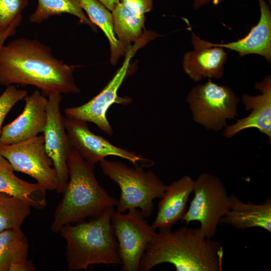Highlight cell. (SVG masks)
Listing matches in <instances>:
<instances>
[{"mask_svg": "<svg viewBox=\"0 0 271 271\" xmlns=\"http://www.w3.org/2000/svg\"><path fill=\"white\" fill-rule=\"evenodd\" d=\"M22 21V19H18L13 22L6 30L0 31V51L7 39L15 35L17 28L19 26Z\"/></svg>", "mask_w": 271, "mask_h": 271, "instance_id": "28", "label": "cell"}, {"mask_svg": "<svg viewBox=\"0 0 271 271\" xmlns=\"http://www.w3.org/2000/svg\"><path fill=\"white\" fill-rule=\"evenodd\" d=\"M227 59L225 49L220 47L194 49L184 55L182 66L186 74L194 82L206 78L219 79L224 75Z\"/></svg>", "mask_w": 271, "mask_h": 271, "instance_id": "17", "label": "cell"}, {"mask_svg": "<svg viewBox=\"0 0 271 271\" xmlns=\"http://www.w3.org/2000/svg\"><path fill=\"white\" fill-rule=\"evenodd\" d=\"M194 183L190 176L185 175L167 186L158 204L157 214L152 224L154 228H172L182 220L193 191Z\"/></svg>", "mask_w": 271, "mask_h": 271, "instance_id": "16", "label": "cell"}, {"mask_svg": "<svg viewBox=\"0 0 271 271\" xmlns=\"http://www.w3.org/2000/svg\"><path fill=\"white\" fill-rule=\"evenodd\" d=\"M29 244L19 229L0 232V271H34L36 267L28 259Z\"/></svg>", "mask_w": 271, "mask_h": 271, "instance_id": "19", "label": "cell"}, {"mask_svg": "<svg viewBox=\"0 0 271 271\" xmlns=\"http://www.w3.org/2000/svg\"><path fill=\"white\" fill-rule=\"evenodd\" d=\"M195 122L208 130L219 131L227 125V119L238 115L239 98L226 85L209 80L193 87L186 100Z\"/></svg>", "mask_w": 271, "mask_h": 271, "instance_id": "7", "label": "cell"}, {"mask_svg": "<svg viewBox=\"0 0 271 271\" xmlns=\"http://www.w3.org/2000/svg\"><path fill=\"white\" fill-rule=\"evenodd\" d=\"M108 10L111 12L117 5L119 3V0H98Z\"/></svg>", "mask_w": 271, "mask_h": 271, "instance_id": "30", "label": "cell"}, {"mask_svg": "<svg viewBox=\"0 0 271 271\" xmlns=\"http://www.w3.org/2000/svg\"><path fill=\"white\" fill-rule=\"evenodd\" d=\"M68 167V181L51 225L54 233L65 225L96 217L118 203L99 185L94 172L95 165L87 162L72 147Z\"/></svg>", "mask_w": 271, "mask_h": 271, "instance_id": "3", "label": "cell"}, {"mask_svg": "<svg viewBox=\"0 0 271 271\" xmlns=\"http://www.w3.org/2000/svg\"><path fill=\"white\" fill-rule=\"evenodd\" d=\"M222 245L206 237L199 228H160L145 251L140 271L168 263L177 271H222Z\"/></svg>", "mask_w": 271, "mask_h": 271, "instance_id": "2", "label": "cell"}, {"mask_svg": "<svg viewBox=\"0 0 271 271\" xmlns=\"http://www.w3.org/2000/svg\"><path fill=\"white\" fill-rule=\"evenodd\" d=\"M149 41V37L144 35L139 41L132 45L125 55L121 66L104 89L87 103L65 109L66 116L92 122L103 131L111 136L113 130L106 117V112L113 103L127 105L131 102L130 99L118 97L117 91L126 75L130 59L137 50Z\"/></svg>", "mask_w": 271, "mask_h": 271, "instance_id": "10", "label": "cell"}, {"mask_svg": "<svg viewBox=\"0 0 271 271\" xmlns=\"http://www.w3.org/2000/svg\"><path fill=\"white\" fill-rule=\"evenodd\" d=\"M88 18L104 32L108 40L111 51L110 62L117 63L119 58L125 55L127 50L115 37L112 13L98 0H78Z\"/></svg>", "mask_w": 271, "mask_h": 271, "instance_id": "21", "label": "cell"}, {"mask_svg": "<svg viewBox=\"0 0 271 271\" xmlns=\"http://www.w3.org/2000/svg\"><path fill=\"white\" fill-rule=\"evenodd\" d=\"M22 113L4 126L0 133V145L15 144L43 133L47 122L48 98L40 90L26 95Z\"/></svg>", "mask_w": 271, "mask_h": 271, "instance_id": "14", "label": "cell"}, {"mask_svg": "<svg viewBox=\"0 0 271 271\" xmlns=\"http://www.w3.org/2000/svg\"><path fill=\"white\" fill-rule=\"evenodd\" d=\"M230 197L231 208L220 219L219 224L224 223L239 230L259 227L271 232L270 197L259 204L244 203L234 194Z\"/></svg>", "mask_w": 271, "mask_h": 271, "instance_id": "18", "label": "cell"}, {"mask_svg": "<svg viewBox=\"0 0 271 271\" xmlns=\"http://www.w3.org/2000/svg\"><path fill=\"white\" fill-rule=\"evenodd\" d=\"M267 2V4L270 6V4H271V0H265Z\"/></svg>", "mask_w": 271, "mask_h": 271, "instance_id": "31", "label": "cell"}, {"mask_svg": "<svg viewBox=\"0 0 271 271\" xmlns=\"http://www.w3.org/2000/svg\"><path fill=\"white\" fill-rule=\"evenodd\" d=\"M114 209L108 208L89 221L70 223L60 228L59 233L66 242L69 270H86L93 264L121 265L118 242L111 223Z\"/></svg>", "mask_w": 271, "mask_h": 271, "instance_id": "4", "label": "cell"}, {"mask_svg": "<svg viewBox=\"0 0 271 271\" xmlns=\"http://www.w3.org/2000/svg\"><path fill=\"white\" fill-rule=\"evenodd\" d=\"M0 154L14 171L28 175L47 190H56L58 179L46 153L43 135L10 145H0Z\"/></svg>", "mask_w": 271, "mask_h": 271, "instance_id": "9", "label": "cell"}, {"mask_svg": "<svg viewBox=\"0 0 271 271\" xmlns=\"http://www.w3.org/2000/svg\"><path fill=\"white\" fill-rule=\"evenodd\" d=\"M7 160L0 154V192L20 198L31 207L43 209L47 205V190L18 177Z\"/></svg>", "mask_w": 271, "mask_h": 271, "instance_id": "20", "label": "cell"}, {"mask_svg": "<svg viewBox=\"0 0 271 271\" xmlns=\"http://www.w3.org/2000/svg\"><path fill=\"white\" fill-rule=\"evenodd\" d=\"M28 3V0H0V31L22 19V12Z\"/></svg>", "mask_w": 271, "mask_h": 271, "instance_id": "25", "label": "cell"}, {"mask_svg": "<svg viewBox=\"0 0 271 271\" xmlns=\"http://www.w3.org/2000/svg\"><path fill=\"white\" fill-rule=\"evenodd\" d=\"M119 3L138 16H145L153 7V0H119Z\"/></svg>", "mask_w": 271, "mask_h": 271, "instance_id": "27", "label": "cell"}, {"mask_svg": "<svg viewBox=\"0 0 271 271\" xmlns=\"http://www.w3.org/2000/svg\"><path fill=\"white\" fill-rule=\"evenodd\" d=\"M226 1L228 0H192L193 2L192 7L194 10H198L210 3L217 5Z\"/></svg>", "mask_w": 271, "mask_h": 271, "instance_id": "29", "label": "cell"}, {"mask_svg": "<svg viewBox=\"0 0 271 271\" xmlns=\"http://www.w3.org/2000/svg\"><path fill=\"white\" fill-rule=\"evenodd\" d=\"M31 208L25 200L0 192V232L21 228L31 214Z\"/></svg>", "mask_w": 271, "mask_h": 271, "instance_id": "24", "label": "cell"}, {"mask_svg": "<svg viewBox=\"0 0 271 271\" xmlns=\"http://www.w3.org/2000/svg\"><path fill=\"white\" fill-rule=\"evenodd\" d=\"M114 30L118 40L128 50L143 36L145 16H138L119 3L111 11Z\"/></svg>", "mask_w": 271, "mask_h": 271, "instance_id": "22", "label": "cell"}, {"mask_svg": "<svg viewBox=\"0 0 271 271\" xmlns=\"http://www.w3.org/2000/svg\"><path fill=\"white\" fill-rule=\"evenodd\" d=\"M100 166L103 174L120 189L116 210L123 213L138 208L145 218L150 217L154 200L162 198L167 185L153 171H146L143 167L132 168L121 162L105 159Z\"/></svg>", "mask_w": 271, "mask_h": 271, "instance_id": "5", "label": "cell"}, {"mask_svg": "<svg viewBox=\"0 0 271 271\" xmlns=\"http://www.w3.org/2000/svg\"><path fill=\"white\" fill-rule=\"evenodd\" d=\"M28 95L27 91L18 89L14 85L8 86L0 95V133L3 122L13 106Z\"/></svg>", "mask_w": 271, "mask_h": 271, "instance_id": "26", "label": "cell"}, {"mask_svg": "<svg viewBox=\"0 0 271 271\" xmlns=\"http://www.w3.org/2000/svg\"><path fill=\"white\" fill-rule=\"evenodd\" d=\"M260 17L257 24L252 27L243 38L226 43H213L201 39L193 32L191 41L193 49L220 47L237 52L240 57L256 54L271 62V11L265 0H257Z\"/></svg>", "mask_w": 271, "mask_h": 271, "instance_id": "13", "label": "cell"}, {"mask_svg": "<svg viewBox=\"0 0 271 271\" xmlns=\"http://www.w3.org/2000/svg\"><path fill=\"white\" fill-rule=\"evenodd\" d=\"M74 67L54 57L51 48L35 40L20 38L0 51V85H33L47 97L51 93H77Z\"/></svg>", "mask_w": 271, "mask_h": 271, "instance_id": "1", "label": "cell"}, {"mask_svg": "<svg viewBox=\"0 0 271 271\" xmlns=\"http://www.w3.org/2000/svg\"><path fill=\"white\" fill-rule=\"evenodd\" d=\"M146 218L138 208L126 213L114 209L112 213L111 223L118 242L122 271L139 270L142 257L156 233Z\"/></svg>", "mask_w": 271, "mask_h": 271, "instance_id": "8", "label": "cell"}, {"mask_svg": "<svg viewBox=\"0 0 271 271\" xmlns=\"http://www.w3.org/2000/svg\"><path fill=\"white\" fill-rule=\"evenodd\" d=\"M254 87L260 91L257 95L245 93L242 97V102L250 114L232 125H227L223 136L229 138L242 130L255 128L267 136L271 140V77L266 75L260 82L255 83Z\"/></svg>", "mask_w": 271, "mask_h": 271, "instance_id": "15", "label": "cell"}, {"mask_svg": "<svg viewBox=\"0 0 271 271\" xmlns=\"http://www.w3.org/2000/svg\"><path fill=\"white\" fill-rule=\"evenodd\" d=\"M64 121L72 148L91 164L95 165L107 156H114L129 161L135 167H141L139 163L144 167L154 164L152 161L134 152L116 147L102 137L94 134L89 130L85 121L66 116L64 117Z\"/></svg>", "mask_w": 271, "mask_h": 271, "instance_id": "11", "label": "cell"}, {"mask_svg": "<svg viewBox=\"0 0 271 271\" xmlns=\"http://www.w3.org/2000/svg\"><path fill=\"white\" fill-rule=\"evenodd\" d=\"M47 98V118L43 132L44 146L57 174L58 186L56 191L61 194L63 193L69 179L68 160L72 146L60 110L61 94L51 93Z\"/></svg>", "mask_w": 271, "mask_h": 271, "instance_id": "12", "label": "cell"}, {"mask_svg": "<svg viewBox=\"0 0 271 271\" xmlns=\"http://www.w3.org/2000/svg\"><path fill=\"white\" fill-rule=\"evenodd\" d=\"M67 13L77 17L81 24L96 31L95 25L84 14L78 0H38L35 11L30 16L31 23H41L50 17Z\"/></svg>", "mask_w": 271, "mask_h": 271, "instance_id": "23", "label": "cell"}, {"mask_svg": "<svg viewBox=\"0 0 271 271\" xmlns=\"http://www.w3.org/2000/svg\"><path fill=\"white\" fill-rule=\"evenodd\" d=\"M193 192L194 197L182 220L186 224L199 222L204 234L212 238L220 219L231 208L230 195L218 177L206 172L194 180Z\"/></svg>", "mask_w": 271, "mask_h": 271, "instance_id": "6", "label": "cell"}]
</instances>
